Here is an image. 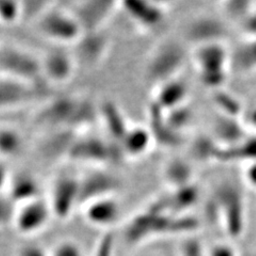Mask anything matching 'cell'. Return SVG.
<instances>
[{
  "label": "cell",
  "instance_id": "10",
  "mask_svg": "<svg viewBox=\"0 0 256 256\" xmlns=\"http://www.w3.org/2000/svg\"><path fill=\"white\" fill-rule=\"evenodd\" d=\"M52 217V207L48 200L41 198L18 206L13 226L22 236H34L45 230Z\"/></svg>",
  "mask_w": 256,
  "mask_h": 256
},
{
  "label": "cell",
  "instance_id": "42",
  "mask_svg": "<svg viewBox=\"0 0 256 256\" xmlns=\"http://www.w3.org/2000/svg\"><path fill=\"white\" fill-rule=\"evenodd\" d=\"M240 27L246 36H249L250 38H256V11H252L240 22Z\"/></svg>",
  "mask_w": 256,
  "mask_h": 256
},
{
  "label": "cell",
  "instance_id": "37",
  "mask_svg": "<svg viewBox=\"0 0 256 256\" xmlns=\"http://www.w3.org/2000/svg\"><path fill=\"white\" fill-rule=\"evenodd\" d=\"M52 256H86L82 246L73 240H63L50 251Z\"/></svg>",
  "mask_w": 256,
  "mask_h": 256
},
{
  "label": "cell",
  "instance_id": "20",
  "mask_svg": "<svg viewBox=\"0 0 256 256\" xmlns=\"http://www.w3.org/2000/svg\"><path fill=\"white\" fill-rule=\"evenodd\" d=\"M9 196L18 205H24L43 198L42 187L34 175L29 173H20L11 178L9 184Z\"/></svg>",
  "mask_w": 256,
  "mask_h": 256
},
{
  "label": "cell",
  "instance_id": "18",
  "mask_svg": "<svg viewBox=\"0 0 256 256\" xmlns=\"http://www.w3.org/2000/svg\"><path fill=\"white\" fill-rule=\"evenodd\" d=\"M148 130L154 141L162 144L164 148H176L180 146L182 136L176 132L168 124L166 120V111H164L154 102L148 106Z\"/></svg>",
  "mask_w": 256,
  "mask_h": 256
},
{
  "label": "cell",
  "instance_id": "12",
  "mask_svg": "<svg viewBox=\"0 0 256 256\" xmlns=\"http://www.w3.org/2000/svg\"><path fill=\"white\" fill-rule=\"evenodd\" d=\"M118 4L109 0H88L78 2L76 9L70 12L75 15L84 34H92L102 30Z\"/></svg>",
  "mask_w": 256,
  "mask_h": 256
},
{
  "label": "cell",
  "instance_id": "23",
  "mask_svg": "<svg viewBox=\"0 0 256 256\" xmlns=\"http://www.w3.org/2000/svg\"><path fill=\"white\" fill-rule=\"evenodd\" d=\"M200 196H201L200 188L194 184L174 189L171 194H166L169 214L174 216L187 214V212L198 202Z\"/></svg>",
  "mask_w": 256,
  "mask_h": 256
},
{
  "label": "cell",
  "instance_id": "8",
  "mask_svg": "<svg viewBox=\"0 0 256 256\" xmlns=\"http://www.w3.org/2000/svg\"><path fill=\"white\" fill-rule=\"evenodd\" d=\"M187 54L185 48L175 41L160 44L148 63L146 76L150 82L162 84L175 79L185 66Z\"/></svg>",
  "mask_w": 256,
  "mask_h": 256
},
{
  "label": "cell",
  "instance_id": "26",
  "mask_svg": "<svg viewBox=\"0 0 256 256\" xmlns=\"http://www.w3.org/2000/svg\"><path fill=\"white\" fill-rule=\"evenodd\" d=\"M217 162H256V137H248L242 143L234 146H221L217 156Z\"/></svg>",
  "mask_w": 256,
  "mask_h": 256
},
{
  "label": "cell",
  "instance_id": "14",
  "mask_svg": "<svg viewBox=\"0 0 256 256\" xmlns=\"http://www.w3.org/2000/svg\"><path fill=\"white\" fill-rule=\"evenodd\" d=\"M41 61L43 76L50 84L66 82L74 75L76 60L68 52L50 50Z\"/></svg>",
  "mask_w": 256,
  "mask_h": 256
},
{
  "label": "cell",
  "instance_id": "7",
  "mask_svg": "<svg viewBox=\"0 0 256 256\" xmlns=\"http://www.w3.org/2000/svg\"><path fill=\"white\" fill-rule=\"evenodd\" d=\"M50 86L46 80L29 82L25 80L0 77V111L22 108L48 98L52 93Z\"/></svg>",
  "mask_w": 256,
  "mask_h": 256
},
{
  "label": "cell",
  "instance_id": "13",
  "mask_svg": "<svg viewBox=\"0 0 256 256\" xmlns=\"http://www.w3.org/2000/svg\"><path fill=\"white\" fill-rule=\"evenodd\" d=\"M230 36L228 26L214 16H200L192 20L186 30V38L198 46L221 43Z\"/></svg>",
  "mask_w": 256,
  "mask_h": 256
},
{
  "label": "cell",
  "instance_id": "29",
  "mask_svg": "<svg viewBox=\"0 0 256 256\" xmlns=\"http://www.w3.org/2000/svg\"><path fill=\"white\" fill-rule=\"evenodd\" d=\"M25 148V139L20 132L11 126H0V156L13 158Z\"/></svg>",
  "mask_w": 256,
  "mask_h": 256
},
{
  "label": "cell",
  "instance_id": "16",
  "mask_svg": "<svg viewBox=\"0 0 256 256\" xmlns=\"http://www.w3.org/2000/svg\"><path fill=\"white\" fill-rule=\"evenodd\" d=\"M82 210L86 222L100 228L114 226L121 216V207L114 196L96 200L84 206Z\"/></svg>",
  "mask_w": 256,
  "mask_h": 256
},
{
  "label": "cell",
  "instance_id": "43",
  "mask_svg": "<svg viewBox=\"0 0 256 256\" xmlns=\"http://www.w3.org/2000/svg\"><path fill=\"white\" fill-rule=\"evenodd\" d=\"M11 176L9 172V168L8 166L0 160V194H2V191L6 187H9V184L11 180Z\"/></svg>",
  "mask_w": 256,
  "mask_h": 256
},
{
  "label": "cell",
  "instance_id": "44",
  "mask_svg": "<svg viewBox=\"0 0 256 256\" xmlns=\"http://www.w3.org/2000/svg\"><path fill=\"white\" fill-rule=\"evenodd\" d=\"M246 178L252 187L256 188V162L250 164V166H248L246 171Z\"/></svg>",
  "mask_w": 256,
  "mask_h": 256
},
{
  "label": "cell",
  "instance_id": "3",
  "mask_svg": "<svg viewBox=\"0 0 256 256\" xmlns=\"http://www.w3.org/2000/svg\"><path fill=\"white\" fill-rule=\"evenodd\" d=\"M126 157L122 146L114 141H107L98 136H82L75 141L68 159L78 164H105L121 162Z\"/></svg>",
  "mask_w": 256,
  "mask_h": 256
},
{
  "label": "cell",
  "instance_id": "38",
  "mask_svg": "<svg viewBox=\"0 0 256 256\" xmlns=\"http://www.w3.org/2000/svg\"><path fill=\"white\" fill-rule=\"evenodd\" d=\"M116 237L112 233H105L96 244L93 256H114Z\"/></svg>",
  "mask_w": 256,
  "mask_h": 256
},
{
  "label": "cell",
  "instance_id": "27",
  "mask_svg": "<svg viewBox=\"0 0 256 256\" xmlns=\"http://www.w3.org/2000/svg\"><path fill=\"white\" fill-rule=\"evenodd\" d=\"M76 45L79 47L80 57L82 58L84 62L95 63L105 54L108 42L107 38L98 31L84 34Z\"/></svg>",
  "mask_w": 256,
  "mask_h": 256
},
{
  "label": "cell",
  "instance_id": "22",
  "mask_svg": "<svg viewBox=\"0 0 256 256\" xmlns=\"http://www.w3.org/2000/svg\"><path fill=\"white\" fill-rule=\"evenodd\" d=\"M188 96V86L178 79L169 80L158 88L154 102L164 111L168 112L185 105Z\"/></svg>",
  "mask_w": 256,
  "mask_h": 256
},
{
  "label": "cell",
  "instance_id": "24",
  "mask_svg": "<svg viewBox=\"0 0 256 256\" xmlns=\"http://www.w3.org/2000/svg\"><path fill=\"white\" fill-rule=\"evenodd\" d=\"M100 111V114L102 116L109 134L110 140L121 144L128 130L130 128L126 122V118L122 111L112 102L104 104Z\"/></svg>",
  "mask_w": 256,
  "mask_h": 256
},
{
  "label": "cell",
  "instance_id": "41",
  "mask_svg": "<svg viewBox=\"0 0 256 256\" xmlns=\"http://www.w3.org/2000/svg\"><path fill=\"white\" fill-rule=\"evenodd\" d=\"M208 256H240L233 246L228 244H217L207 250Z\"/></svg>",
  "mask_w": 256,
  "mask_h": 256
},
{
  "label": "cell",
  "instance_id": "25",
  "mask_svg": "<svg viewBox=\"0 0 256 256\" xmlns=\"http://www.w3.org/2000/svg\"><path fill=\"white\" fill-rule=\"evenodd\" d=\"M152 142H154V139L148 128L138 126L128 130L121 146L126 156L139 157L146 153Z\"/></svg>",
  "mask_w": 256,
  "mask_h": 256
},
{
  "label": "cell",
  "instance_id": "30",
  "mask_svg": "<svg viewBox=\"0 0 256 256\" xmlns=\"http://www.w3.org/2000/svg\"><path fill=\"white\" fill-rule=\"evenodd\" d=\"M230 59L238 72L246 73L256 70V38L240 45Z\"/></svg>",
  "mask_w": 256,
  "mask_h": 256
},
{
  "label": "cell",
  "instance_id": "9",
  "mask_svg": "<svg viewBox=\"0 0 256 256\" xmlns=\"http://www.w3.org/2000/svg\"><path fill=\"white\" fill-rule=\"evenodd\" d=\"M48 201L54 218L60 221L68 220L77 207H80L79 178L70 174L60 175L54 182Z\"/></svg>",
  "mask_w": 256,
  "mask_h": 256
},
{
  "label": "cell",
  "instance_id": "17",
  "mask_svg": "<svg viewBox=\"0 0 256 256\" xmlns=\"http://www.w3.org/2000/svg\"><path fill=\"white\" fill-rule=\"evenodd\" d=\"M128 16L142 28L153 29L164 20L166 11L162 4L154 2H126L122 4Z\"/></svg>",
  "mask_w": 256,
  "mask_h": 256
},
{
  "label": "cell",
  "instance_id": "35",
  "mask_svg": "<svg viewBox=\"0 0 256 256\" xmlns=\"http://www.w3.org/2000/svg\"><path fill=\"white\" fill-rule=\"evenodd\" d=\"M18 208L9 196L0 194V228L13 226Z\"/></svg>",
  "mask_w": 256,
  "mask_h": 256
},
{
  "label": "cell",
  "instance_id": "11",
  "mask_svg": "<svg viewBox=\"0 0 256 256\" xmlns=\"http://www.w3.org/2000/svg\"><path fill=\"white\" fill-rule=\"evenodd\" d=\"M80 207L96 200L114 196L121 187V182L116 175L107 171L96 170L79 178Z\"/></svg>",
  "mask_w": 256,
  "mask_h": 256
},
{
  "label": "cell",
  "instance_id": "32",
  "mask_svg": "<svg viewBox=\"0 0 256 256\" xmlns=\"http://www.w3.org/2000/svg\"><path fill=\"white\" fill-rule=\"evenodd\" d=\"M166 120L173 130L180 134L182 130L191 124L194 120V111L190 107L182 105L166 112Z\"/></svg>",
  "mask_w": 256,
  "mask_h": 256
},
{
  "label": "cell",
  "instance_id": "6",
  "mask_svg": "<svg viewBox=\"0 0 256 256\" xmlns=\"http://www.w3.org/2000/svg\"><path fill=\"white\" fill-rule=\"evenodd\" d=\"M36 29L45 38L60 45L77 44L84 34L75 15L60 9L47 10L36 20Z\"/></svg>",
  "mask_w": 256,
  "mask_h": 256
},
{
  "label": "cell",
  "instance_id": "31",
  "mask_svg": "<svg viewBox=\"0 0 256 256\" xmlns=\"http://www.w3.org/2000/svg\"><path fill=\"white\" fill-rule=\"evenodd\" d=\"M220 148L221 146L214 137L201 136L192 144L191 153L200 162H210V160H217Z\"/></svg>",
  "mask_w": 256,
  "mask_h": 256
},
{
  "label": "cell",
  "instance_id": "21",
  "mask_svg": "<svg viewBox=\"0 0 256 256\" xmlns=\"http://www.w3.org/2000/svg\"><path fill=\"white\" fill-rule=\"evenodd\" d=\"M248 138L244 127L236 118L220 116L214 123V139L221 146H234Z\"/></svg>",
  "mask_w": 256,
  "mask_h": 256
},
{
  "label": "cell",
  "instance_id": "36",
  "mask_svg": "<svg viewBox=\"0 0 256 256\" xmlns=\"http://www.w3.org/2000/svg\"><path fill=\"white\" fill-rule=\"evenodd\" d=\"M252 6V2H242V0L228 2L224 4V11H226L230 18L240 22L253 11Z\"/></svg>",
  "mask_w": 256,
  "mask_h": 256
},
{
  "label": "cell",
  "instance_id": "1",
  "mask_svg": "<svg viewBox=\"0 0 256 256\" xmlns=\"http://www.w3.org/2000/svg\"><path fill=\"white\" fill-rule=\"evenodd\" d=\"M94 102L77 96L52 98L38 110L34 124L46 132L70 130L78 132L91 127L100 116Z\"/></svg>",
  "mask_w": 256,
  "mask_h": 256
},
{
  "label": "cell",
  "instance_id": "5",
  "mask_svg": "<svg viewBox=\"0 0 256 256\" xmlns=\"http://www.w3.org/2000/svg\"><path fill=\"white\" fill-rule=\"evenodd\" d=\"M0 77L29 82L46 80L43 76L42 61L30 52L14 46H0Z\"/></svg>",
  "mask_w": 256,
  "mask_h": 256
},
{
  "label": "cell",
  "instance_id": "15",
  "mask_svg": "<svg viewBox=\"0 0 256 256\" xmlns=\"http://www.w3.org/2000/svg\"><path fill=\"white\" fill-rule=\"evenodd\" d=\"M46 132L38 146L41 156L52 162L63 158L68 159L80 132L70 130H56Z\"/></svg>",
  "mask_w": 256,
  "mask_h": 256
},
{
  "label": "cell",
  "instance_id": "45",
  "mask_svg": "<svg viewBox=\"0 0 256 256\" xmlns=\"http://www.w3.org/2000/svg\"><path fill=\"white\" fill-rule=\"evenodd\" d=\"M251 122L254 126H256V109L253 111V114L251 116Z\"/></svg>",
  "mask_w": 256,
  "mask_h": 256
},
{
  "label": "cell",
  "instance_id": "19",
  "mask_svg": "<svg viewBox=\"0 0 256 256\" xmlns=\"http://www.w3.org/2000/svg\"><path fill=\"white\" fill-rule=\"evenodd\" d=\"M194 60L198 68V73L228 70L226 68L228 61H230V54L222 43L207 44L198 47Z\"/></svg>",
  "mask_w": 256,
  "mask_h": 256
},
{
  "label": "cell",
  "instance_id": "2",
  "mask_svg": "<svg viewBox=\"0 0 256 256\" xmlns=\"http://www.w3.org/2000/svg\"><path fill=\"white\" fill-rule=\"evenodd\" d=\"M200 221L190 214L174 216L144 210L127 222L124 240L130 246H138L160 236L190 235L198 230Z\"/></svg>",
  "mask_w": 256,
  "mask_h": 256
},
{
  "label": "cell",
  "instance_id": "40",
  "mask_svg": "<svg viewBox=\"0 0 256 256\" xmlns=\"http://www.w3.org/2000/svg\"><path fill=\"white\" fill-rule=\"evenodd\" d=\"M16 256H52L50 251L36 244H27L18 248Z\"/></svg>",
  "mask_w": 256,
  "mask_h": 256
},
{
  "label": "cell",
  "instance_id": "39",
  "mask_svg": "<svg viewBox=\"0 0 256 256\" xmlns=\"http://www.w3.org/2000/svg\"><path fill=\"white\" fill-rule=\"evenodd\" d=\"M180 256H208L203 244L196 238H188L182 244Z\"/></svg>",
  "mask_w": 256,
  "mask_h": 256
},
{
  "label": "cell",
  "instance_id": "46",
  "mask_svg": "<svg viewBox=\"0 0 256 256\" xmlns=\"http://www.w3.org/2000/svg\"><path fill=\"white\" fill-rule=\"evenodd\" d=\"M242 256H256V253H249V254H246Z\"/></svg>",
  "mask_w": 256,
  "mask_h": 256
},
{
  "label": "cell",
  "instance_id": "28",
  "mask_svg": "<svg viewBox=\"0 0 256 256\" xmlns=\"http://www.w3.org/2000/svg\"><path fill=\"white\" fill-rule=\"evenodd\" d=\"M164 178L173 190L178 189L194 184V170L185 160L173 159L166 166Z\"/></svg>",
  "mask_w": 256,
  "mask_h": 256
},
{
  "label": "cell",
  "instance_id": "33",
  "mask_svg": "<svg viewBox=\"0 0 256 256\" xmlns=\"http://www.w3.org/2000/svg\"><path fill=\"white\" fill-rule=\"evenodd\" d=\"M214 102L221 110L223 116L238 118L242 111V105H240L238 100H236L233 95L221 90L214 92Z\"/></svg>",
  "mask_w": 256,
  "mask_h": 256
},
{
  "label": "cell",
  "instance_id": "34",
  "mask_svg": "<svg viewBox=\"0 0 256 256\" xmlns=\"http://www.w3.org/2000/svg\"><path fill=\"white\" fill-rule=\"evenodd\" d=\"M22 18L20 2L0 0V25H13Z\"/></svg>",
  "mask_w": 256,
  "mask_h": 256
},
{
  "label": "cell",
  "instance_id": "4",
  "mask_svg": "<svg viewBox=\"0 0 256 256\" xmlns=\"http://www.w3.org/2000/svg\"><path fill=\"white\" fill-rule=\"evenodd\" d=\"M214 201L226 233L234 239L242 237L246 230V207L242 191L233 184H223L216 192Z\"/></svg>",
  "mask_w": 256,
  "mask_h": 256
}]
</instances>
